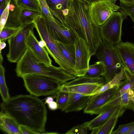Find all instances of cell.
Masks as SVG:
<instances>
[{"label":"cell","mask_w":134,"mask_h":134,"mask_svg":"<svg viewBox=\"0 0 134 134\" xmlns=\"http://www.w3.org/2000/svg\"><path fill=\"white\" fill-rule=\"evenodd\" d=\"M76 51V64L74 69L78 77L84 76L89 65L92 56L85 41L76 38L74 43Z\"/></svg>","instance_id":"13"},{"label":"cell","mask_w":134,"mask_h":134,"mask_svg":"<svg viewBox=\"0 0 134 134\" xmlns=\"http://www.w3.org/2000/svg\"><path fill=\"white\" fill-rule=\"evenodd\" d=\"M69 93L59 90L56 93V102L57 103L58 109L62 111L67 102Z\"/></svg>","instance_id":"28"},{"label":"cell","mask_w":134,"mask_h":134,"mask_svg":"<svg viewBox=\"0 0 134 134\" xmlns=\"http://www.w3.org/2000/svg\"><path fill=\"white\" fill-rule=\"evenodd\" d=\"M133 28H134V26H133Z\"/></svg>","instance_id":"45"},{"label":"cell","mask_w":134,"mask_h":134,"mask_svg":"<svg viewBox=\"0 0 134 134\" xmlns=\"http://www.w3.org/2000/svg\"><path fill=\"white\" fill-rule=\"evenodd\" d=\"M126 16L122 12H115L100 26L102 39L115 47L121 42L122 25Z\"/></svg>","instance_id":"8"},{"label":"cell","mask_w":134,"mask_h":134,"mask_svg":"<svg viewBox=\"0 0 134 134\" xmlns=\"http://www.w3.org/2000/svg\"><path fill=\"white\" fill-rule=\"evenodd\" d=\"M21 10H27L42 13L38 0H13Z\"/></svg>","instance_id":"26"},{"label":"cell","mask_w":134,"mask_h":134,"mask_svg":"<svg viewBox=\"0 0 134 134\" xmlns=\"http://www.w3.org/2000/svg\"><path fill=\"white\" fill-rule=\"evenodd\" d=\"M95 55L103 64L105 83L112 80L122 68H127L115 46L102 39Z\"/></svg>","instance_id":"4"},{"label":"cell","mask_w":134,"mask_h":134,"mask_svg":"<svg viewBox=\"0 0 134 134\" xmlns=\"http://www.w3.org/2000/svg\"><path fill=\"white\" fill-rule=\"evenodd\" d=\"M33 23L41 40L46 43L45 48L55 62L65 72L78 77V74L74 67L63 55L55 41L50 35L45 19L43 15Z\"/></svg>","instance_id":"5"},{"label":"cell","mask_w":134,"mask_h":134,"mask_svg":"<svg viewBox=\"0 0 134 134\" xmlns=\"http://www.w3.org/2000/svg\"><path fill=\"white\" fill-rule=\"evenodd\" d=\"M15 71L18 77L30 74L44 75L56 79L62 84L76 78L60 67L40 61L28 48L17 62Z\"/></svg>","instance_id":"3"},{"label":"cell","mask_w":134,"mask_h":134,"mask_svg":"<svg viewBox=\"0 0 134 134\" xmlns=\"http://www.w3.org/2000/svg\"><path fill=\"white\" fill-rule=\"evenodd\" d=\"M50 10L55 13L64 20L62 11L66 8L70 0H46Z\"/></svg>","instance_id":"24"},{"label":"cell","mask_w":134,"mask_h":134,"mask_svg":"<svg viewBox=\"0 0 134 134\" xmlns=\"http://www.w3.org/2000/svg\"><path fill=\"white\" fill-rule=\"evenodd\" d=\"M90 14L96 23L99 26L104 24L120 7L110 0H101L89 5Z\"/></svg>","instance_id":"11"},{"label":"cell","mask_w":134,"mask_h":134,"mask_svg":"<svg viewBox=\"0 0 134 134\" xmlns=\"http://www.w3.org/2000/svg\"><path fill=\"white\" fill-rule=\"evenodd\" d=\"M34 27V23L28 25L8 40L9 51L7 57L9 62L17 63L24 54L27 48L26 43L30 32Z\"/></svg>","instance_id":"9"},{"label":"cell","mask_w":134,"mask_h":134,"mask_svg":"<svg viewBox=\"0 0 134 134\" xmlns=\"http://www.w3.org/2000/svg\"><path fill=\"white\" fill-rule=\"evenodd\" d=\"M127 109L118 105V108L106 122L100 128L93 130L92 134H111L117 122L118 118L122 116Z\"/></svg>","instance_id":"17"},{"label":"cell","mask_w":134,"mask_h":134,"mask_svg":"<svg viewBox=\"0 0 134 134\" xmlns=\"http://www.w3.org/2000/svg\"><path fill=\"white\" fill-rule=\"evenodd\" d=\"M105 83L103 76L92 78L84 75L77 77L62 85L59 90L92 96Z\"/></svg>","instance_id":"7"},{"label":"cell","mask_w":134,"mask_h":134,"mask_svg":"<svg viewBox=\"0 0 134 134\" xmlns=\"http://www.w3.org/2000/svg\"><path fill=\"white\" fill-rule=\"evenodd\" d=\"M48 104V107L51 110H54L58 109V105L56 102L53 101Z\"/></svg>","instance_id":"35"},{"label":"cell","mask_w":134,"mask_h":134,"mask_svg":"<svg viewBox=\"0 0 134 134\" xmlns=\"http://www.w3.org/2000/svg\"><path fill=\"white\" fill-rule=\"evenodd\" d=\"M53 101V98L52 97H48L46 99L45 104H49Z\"/></svg>","instance_id":"37"},{"label":"cell","mask_w":134,"mask_h":134,"mask_svg":"<svg viewBox=\"0 0 134 134\" xmlns=\"http://www.w3.org/2000/svg\"><path fill=\"white\" fill-rule=\"evenodd\" d=\"M104 73V66L103 62L98 61L94 64L89 65L84 76L90 78H97L103 76Z\"/></svg>","instance_id":"25"},{"label":"cell","mask_w":134,"mask_h":134,"mask_svg":"<svg viewBox=\"0 0 134 134\" xmlns=\"http://www.w3.org/2000/svg\"><path fill=\"white\" fill-rule=\"evenodd\" d=\"M42 16V13L38 12L27 10H21L20 17L21 26L23 27L33 23Z\"/></svg>","instance_id":"22"},{"label":"cell","mask_w":134,"mask_h":134,"mask_svg":"<svg viewBox=\"0 0 134 134\" xmlns=\"http://www.w3.org/2000/svg\"><path fill=\"white\" fill-rule=\"evenodd\" d=\"M115 47L123 62L134 75V44L122 42Z\"/></svg>","instance_id":"16"},{"label":"cell","mask_w":134,"mask_h":134,"mask_svg":"<svg viewBox=\"0 0 134 134\" xmlns=\"http://www.w3.org/2000/svg\"><path fill=\"white\" fill-rule=\"evenodd\" d=\"M19 129L22 134H37L31 129L26 126L20 125Z\"/></svg>","instance_id":"34"},{"label":"cell","mask_w":134,"mask_h":134,"mask_svg":"<svg viewBox=\"0 0 134 134\" xmlns=\"http://www.w3.org/2000/svg\"><path fill=\"white\" fill-rule=\"evenodd\" d=\"M88 3L89 4L101 0H82Z\"/></svg>","instance_id":"39"},{"label":"cell","mask_w":134,"mask_h":134,"mask_svg":"<svg viewBox=\"0 0 134 134\" xmlns=\"http://www.w3.org/2000/svg\"><path fill=\"white\" fill-rule=\"evenodd\" d=\"M134 129V121L130 123L119 125L115 130L111 134H127Z\"/></svg>","instance_id":"30"},{"label":"cell","mask_w":134,"mask_h":134,"mask_svg":"<svg viewBox=\"0 0 134 134\" xmlns=\"http://www.w3.org/2000/svg\"><path fill=\"white\" fill-rule=\"evenodd\" d=\"M0 51L4 49L6 46V44L5 41H0Z\"/></svg>","instance_id":"38"},{"label":"cell","mask_w":134,"mask_h":134,"mask_svg":"<svg viewBox=\"0 0 134 134\" xmlns=\"http://www.w3.org/2000/svg\"><path fill=\"white\" fill-rule=\"evenodd\" d=\"M43 102L37 97L21 94L11 97L1 104V111L14 118L37 134H46L47 111Z\"/></svg>","instance_id":"2"},{"label":"cell","mask_w":134,"mask_h":134,"mask_svg":"<svg viewBox=\"0 0 134 134\" xmlns=\"http://www.w3.org/2000/svg\"><path fill=\"white\" fill-rule=\"evenodd\" d=\"M10 1L2 14L0 15V32L2 31L6 24L9 13V4Z\"/></svg>","instance_id":"32"},{"label":"cell","mask_w":134,"mask_h":134,"mask_svg":"<svg viewBox=\"0 0 134 134\" xmlns=\"http://www.w3.org/2000/svg\"><path fill=\"white\" fill-rule=\"evenodd\" d=\"M134 3V1L132 3Z\"/></svg>","instance_id":"44"},{"label":"cell","mask_w":134,"mask_h":134,"mask_svg":"<svg viewBox=\"0 0 134 134\" xmlns=\"http://www.w3.org/2000/svg\"><path fill=\"white\" fill-rule=\"evenodd\" d=\"M26 44L27 48L40 61L48 65H52L48 52L45 47H42L39 45V41L35 36L33 30L30 32Z\"/></svg>","instance_id":"14"},{"label":"cell","mask_w":134,"mask_h":134,"mask_svg":"<svg viewBox=\"0 0 134 134\" xmlns=\"http://www.w3.org/2000/svg\"><path fill=\"white\" fill-rule=\"evenodd\" d=\"M125 81L116 86L99 94L91 96L88 104L83 112L90 115L98 114L100 108L108 102L116 93Z\"/></svg>","instance_id":"12"},{"label":"cell","mask_w":134,"mask_h":134,"mask_svg":"<svg viewBox=\"0 0 134 134\" xmlns=\"http://www.w3.org/2000/svg\"><path fill=\"white\" fill-rule=\"evenodd\" d=\"M120 5L121 12L126 16H129L134 24V3H126L120 2Z\"/></svg>","instance_id":"29"},{"label":"cell","mask_w":134,"mask_h":134,"mask_svg":"<svg viewBox=\"0 0 134 134\" xmlns=\"http://www.w3.org/2000/svg\"><path fill=\"white\" fill-rule=\"evenodd\" d=\"M110 0L111 1V2H112L114 3L115 4V3L118 0Z\"/></svg>","instance_id":"43"},{"label":"cell","mask_w":134,"mask_h":134,"mask_svg":"<svg viewBox=\"0 0 134 134\" xmlns=\"http://www.w3.org/2000/svg\"><path fill=\"white\" fill-rule=\"evenodd\" d=\"M23 27H14L5 26L0 32V41L5 42L16 35Z\"/></svg>","instance_id":"27"},{"label":"cell","mask_w":134,"mask_h":134,"mask_svg":"<svg viewBox=\"0 0 134 134\" xmlns=\"http://www.w3.org/2000/svg\"><path fill=\"white\" fill-rule=\"evenodd\" d=\"M89 5L82 0H70L62 14L65 25L77 37L85 41L92 56L102 39L100 26L90 14Z\"/></svg>","instance_id":"1"},{"label":"cell","mask_w":134,"mask_h":134,"mask_svg":"<svg viewBox=\"0 0 134 134\" xmlns=\"http://www.w3.org/2000/svg\"><path fill=\"white\" fill-rule=\"evenodd\" d=\"M128 109L132 110L134 112V91L128 107Z\"/></svg>","instance_id":"36"},{"label":"cell","mask_w":134,"mask_h":134,"mask_svg":"<svg viewBox=\"0 0 134 134\" xmlns=\"http://www.w3.org/2000/svg\"><path fill=\"white\" fill-rule=\"evenodd\" d=\"M52 17L43 15L45 18L48 31L55 41L67 44H74L77 38L65 25L63 21L54 12L50 11Z\"/></svg>","instance_id":"10"},{"label":"cell","mask_w":134,"mask_h":134,"mask_svg":"<svg viewBox=\"0 0 134 134\" xmlns=\"http://www.w3.org/2000/svg\"><path fill=\"white\" fill-rule=\"evenodd\" d=\"M3 58L2 54L0 56V92L3 101H7L10 98L8 89L5 80V69L2 64Z\"/></svg>","instance_id":"23"},{"label":"cell","mask_w":134,"mask_h":134,"mask_svg":"<svg viewBox=\"0 0 134 134\" xmlns=\"http://www.w3.org/2000/svg\"><path fill=\"white\" fill-rule=\"evenodd\" d=\"M125 78L124 68H122L112 80L97 90L92 95L103 93L116 86L122 83Z\"/></svg>","instance_id":"21"},{"label":"cell","mask_w":134,"mask_h":134,"mask_svg":"<svg viewBox=\"0 0 134 134\" xmlns=\"http://www.w3.org/2000/svg\"><path fill=\"white\" fill-rule=\"evenodd\" d=\"M42 15L47 17H52L49 7L46 0H38Z\"/></svg>","instance_id":"33"},{"label":"cell","mask_w":134,"mask_h":134,"mask_svg":"<svg viewBox=\"0 0 134 134\" xmlns=\"http://www.w3.org/2000/svg\"><path fill=\"white\" fill-rule=\"evenodd\" d=\"M127 134H134V129L129 132Z\"/></svg>","instance_id":"42"},{"label":"cell","mask_w":134,"mask_h":134,"mask_svg":"<svg viewBox=\"0 0 134 134\" xmlns=\"http://www.w3.org/2000/svg\"><path fill=\"white\" fill-rule=\"evenodd\" d=\"M134 0H120V2L126 3H131Z\"/></svg>","instance_id":"40"},{"label":"cell","mask_w":134,"mask_h":134,"mask_svg":"<svg viewBox=\"0 0 134 134\" xmlns=\"http://www.w3.org/2000/svg\"><path fill=\"white\" fill-rule=\"evenodd\" d=\"M69 93L67 102L62 111L66 113L78 111L84 109L86 107L91 96Z\"/></svg>","instance_id":"15"},{"label":"cell","mask_w":134,"mask_h":134,"mask_svg":"<svg viewBox=\"0 0 134 134\" xmlns=\"http://www.w3.org/2000/svg\"><path fill=\"white\" fill-rule=\"evenodd\" d=\"M39 44L41 47H45L46 46L45 42L44 41L41 40L39 41Z\"/></svg>","instance_id":"41"},{"label":"cell","mask_w":134,"mask_h":134,"mask_svg":"<svg viewBox=\"0 0 134 134\" xmlns=\"http://www.w3.org/2000/svg\"><path fill=\"white\" fill-rule=\"evenodd\" d=\"M118 105L110 107L101 112L93 119L82 124L90 130L99 128L107 121L117 109Z\"/></svg>","instance_id":"19"},{"label":"cell","mask_w":134,"mask_h":134,"mask_svg":"<svg viewBox=\"0 0 134 134\" xmlns=\"http://www.w3.org/2000/svg\"><path fill=\"white\" fill-rule=\"evenodd\" d=\"M21 78L27 91L36 97L55 94L62 85L56 79L44 75L27 74Z\"/></svg>","instance_id":"6"},{"label":"cell","mask_w":134,"mask_h":134,"mask_svg":"<svg viewBox=\"0 0 134 134\" xmlns=\"http://www.w3.org/2000/svg\"><path fill=\"white\" fill-rule=\"evenodd\" d=\"M0 113V128L2 131L8 134H22L19 125L14 118L1 111Z\"/></svg>","instance_id":"18"},{"label":"cell","mask_w":134,"mask_h":134,"mask_svg":"<svg viewBox=\"0 0 134 134\" xmlns=\"http://www.w3.org/2000/svg\"><path fill=\"white\" fill-rule=\"evenodd\" d=\"M88 128L83 124L74 126L67 131L65 134H87Z\"/></svg>","instance_id":"31"},{"label":"cell","mask_w":134,"mask_h":134,"mask_svg":"<svg viewBox=\"0 0 134 134\" xmlns=\"http://www.w3.org/2000/svg\"><path fill=\"white\" fill-rule=\"evenodd\" d=\"M55 42L63 55L74 68L76 51L74 44H67L58 41Z\"/></svg>","instance_id":"20"}]
</instances>
